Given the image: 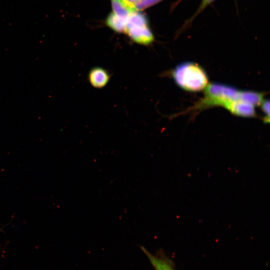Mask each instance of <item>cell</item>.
I'll use <instances>...</instances> for the list:
<instances>
[{
    "instance_id": "12",
    "label": "cell",
    "mask_w": 270,
    "mask_h": 270,
    "mask_svg": "<svg viewBox=\"0 0 270 270\" xmlns=\"http://www.w3.org/2000/svg\"><path fill=\"white\" fill-rule=\"evenodd\" d=\"M128 9L131 12H136L134 10V6L140 0H122Z\"/></svg>"
},
{
    "instance_id": "4",
    "label": "cell",
    "mask_w": 270,
    "mask_h": 270,
    "mask_svg": "<svg viewBox=\"0 0 270 270\" xmlns=\"http://www.w3.org/2000/svg\"><path fill=\"white\" fill-rule=\"evenodd\" d=\"M110 78V72L104 68L95 66L92 68L88 74L90 85L96 88H102L108 83Z\"/></svg>"
},
{
    "instance_id": "9",
    "label": "cell",
    "mask_w": 270,
    "mask_h": 270,
    "mask_svg": "<svg viewBox=\"0 0 270 270\" xmlns=\"http://www.w3.org/2000/svg\"><path fill=\"white\" fill-rule=\"evenodd\" d=\"M113 12L118 16L127 18L131 12L122 0H110Z\"/></svg>"
},
{
    "instance_id": "5",
    "label": "cell",
    "mask_w": 270,
    "mask_h": 270,
    "mask_svg": "<svg viewBox=\"0 0 270 270\" xmlns=\"http://www.w3.org/2000/svg\"><path fill=\"white\" fill-rule=\"evenodd\" d=\"M224 107L238 116L254 117L256 115L254 106L238 99L227 103Z\"/></svg>"
},
{
    "instance_id": "10",
    "label": "cell",
    "mask_w": 270,
    "mask_h": 270,
    "mask_svg": "<svg viewBox=\"0 0 270 270\" xmlns=\"http://www.w3.org/2000/svg\"><path fill=\"white\" fill-rule=\"evenodd\" d=\"M162 0H140L134 6V10H141L156 4Z\"/></svg>"
},
{
    "instance_id": "13",
    "label": "cell",
    "mask_w": 270,
    "mask_h": 270,
    "mask_svg": "<svg viewBox=\"0 0 270 270\" xmlns=\"http://www.w3.org/2000/svg\"><path fill=\"white\" fill-rule=\"evenodd\" d=\"M215 0H202L196 14L199 13Z\"/></svg>"
},
{
    "instance_id": "6",
    "label": "cell",
    "mask_w": 270,
    "mask_h": 270,
    "mask_svg": "<svg viewBox=\"0 0 270 270\" xmlns=\"http://www.w3.org/2000/svg\"><path fill=\"white\" fill-rule=\"evenodd\" d=\"M141 249L155 270H174L171 261L166 256L154 255L143 246L141 247Z\"/></svg>"
},
{
    "instance_id": "8",
    "label": "cell",
    "mask_w": 270,
    "mask_h": 270,
    "mask_svg": "<svg viewBox=\"0 0 270 270\" xmlns=\"http://www.w3.org/2000/svg\"><path fill=\"white\" fill-rule=\"evenodd\" d=\"M263 98L264 94L262 92L242 90L239 92L238 99L254 106L260 104L263 101Z\"/></svg>"
},
{
    "instance_id": "3",
    "label": "cell",
    "mask_w": 270,
    "mask_h": 270,
    "mask_svg": "<svg viewBox=\"0 0 270 270\" xmlns=\"http://www.w3.org/2000/svg\"><path fill=\"white\" fill-rule=\"evenodd\" d=\"M132 40L136 44L148 46L154 40V36L148 25L126 26L124 30Z\"/></svg>"
},
{
    "instance_id": "1",
    "label": "cell",
    "mask_w": 270,
    "mask_h": 270,
    "mask_svg": "<svg viewBox=\"0 0 270 270\" xmlns=\"http://www.w3.org/2000/svg\"><path fill=\"white\" fill-rule=\"evenodd\" d=\"M172 76L180 88L189 92L200 91L208 84V76L204 70L193 62H185L177 66Z\"/></svg>"
},
{
    "instance_id": "11",
    "label": "cell",
    "mask_w": 270,
    "mask_h": 270,
    "mask_svg": "<svg viewBox=\"0 0 270 270\" xmlns=\"http://www.w3.org/2000/svg\"><path fill=\"white\" fill-rule=\"evenodd\" d=\"M262 112L265 114L266 117L264 118V121L269 122L270 118V102L268 100H264L260 104Z\"/></svg>"
},
{
    "instance_id": "2",
    "label": "cell",
    "mask_w": 270,
    "mask_h": 270,
    "mask_svg": "<svg viewBox=\"0 0 270 270\" xmlns=\"http://www.w3.org/2000/svg\"><path fill=\"white\" fill-rule=\"evenodd\" d=\"M240 90L231 86L218 83H211L205 88L204 98L196 104L197 108L221 106L238 98Z\"/></svg>"
},
{
    "instance_id": "7",
    "label": "cell",
    "mask_w": 270,
    "mask_h": 270,
    "mask_svg": "<svg viewBox=\"0 0 270 270\" xmlns=\"http://www.w3.org/2000/svg\"><path fill=\"white\" fill-rule=\"evenodd\" d=\"M127 18L118 16L112 12L106 18V24L116 32H124L126 26Z\"/></svg>"
}]
</instances>
